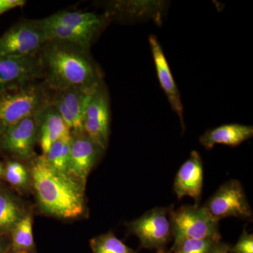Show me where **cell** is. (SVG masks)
<instances>
[{
  "label": "cell",
  "instance_id": "cell-7",
  "mask_svg": "<svg viewBox=\"0 0 253 253\" xmlns=\"http://www.w3.org/2000/svg\"><path fill=\"white\" fill-rule=\"evenodd\" d=\"M46 42L38 20L17 23L0 37V57L36 56Z\"/></svg>",
  "mask_w": 253,
  "mask_h": 253
},
{
  "label": "cell",
  "instance_id": "cell-16",
  "mask_svg": "<svg viewBox=\"0 0 253 253\" xmlns=\"http://www.w3.org/2000/svg\"><path fill=\"white\" fill-rule=\"evenodd\" d=\"M36 117L38 126V141L42 155L46 154L56 141L71 136V129L51 101L36 113Z\"/></svg>",
  "mask_w": 253,
  "mask_h": 253
},
{
  "label": "cell",
  "instance_id": "cell-4",
  "mask_svg": "<svg viewBox=\"0 0 253 253\" xmlns=\"http://www.w3.org/2000/svg\"><path fill=\"white\" fill-rule=\"evenodd\" d=\"M51 91L42 81L0 91V132L35 116L49 102Z\"/></svg>",
  "mask_w": 253,
  "mask_h": 253
},
{
  "label": "cell",
  "instance_id": "cell-21",
  "mask_svg": "<svg viewBox=\"0 0 253 253\" xmlns=\"http://www.w3.org/2000/svg\"><path fill=\"white\" fill-rule=\"evenodd\" d=\"M70 144L71 136L63 138L51 145L47 153L42 155L51 168L62 174H68Z\"/></svg>",
  "mask_w": 253,
  "mask_h": 253
},
{
  "label": "cell",
  "instance_id": "cell-12",
  "mask_svg": "<svg viewBox=\"0 0 253 253\" xmlns=\"http://www.w3.org/2000/svg\"><path fill=\"white\" fill-rule=\"evenodd\" d=\"M96 87L70 88L62 91H51V104L57 110L71 131L83 130L86 106Z\"/></svg>",
  "mask_w": 253,
  "mask_h": 253
},
{
  "label": "cell",
  "instance_id": "cell-15",
  "mask_svg": "<svg viewBox=\"0 0 253 253\" xmlns=\"http://www.w3.org/2000/svg\"><path fill=\"white\" fill-rule=\"evenodd\" d=\"M204 185V166L201 155L191 151L189 158L181 166L174 181V191L179 200L189 196L199 205Z\"/></svg>",
  "mask_w": 253,
  "mask_h": 253
},
{
  "label": "cell",
  "instance_id": "cell-25",
  "mask_svg": "<svg viewBox=\"0 0 253 253\" xmlns=\"http://www.w3.org/2000/svg\"><path fill=\"white\" fill-rule=\"evenodd\" d=\"M232 253H253V235L244 229L239 241L234 246H231Z\"/></svg>",
  "mask_w": 253,
  "mask_h": 253
},
{
  "label": "cell",
  "instance_id": "cell-5",
  "mask_svg": "<svg viewBox=\"0 0 253 253\" xmlns=\"http://www.w3.org/2000/svg\"><path fill=\"white\" fill-rule=\"evenodd\" d=\"M219 220L205 206H183L172 212L174 244L186 239H221Z\"/></svg>",
  "mask_w": 253,
  "mask_h": 253
},
{
  "label": "cell",
  "instance_id": "cell-24",
  "mask_svg": "<svg viewBox=\"0 0 253 253\" xmlns=\"http://www.w3.org/2000/svg\"><path fill=\"white\" fill-rule=\"evenodd\" d=\"M4 176L11 185L18 188H24L29 182L30 174L21 163L17 161H9L5 166Z\"/></svg>",
  "mask_w": 253,
  "mask_h": 253
},
{
  "label": "cell",
  "instance_id": "cell-6",
  "mask_svg": "<svg viewBox=\"0 0 253 253\" xmlns=\"http://www.w3.org/2000/svg\"><path fill=\"white\" fill-rule=\"evenodd\" d=\"M173 206L154 208L127 224L129 232L139 239L142 249L166 250L173 238Z\"/></svg>",
  "mask_w": 253,
  "mask_h": 253
},
{
  "label": "cell",
  "instance_id": "cell-19",
  "mask_svg": "<svg viewBox=\"0 0 253 253\" xmlns=\"http://www.w3.org/2000/svg\"><path fill=\"white\" fill-rule=\"evenodd\" d=\"M163 3L160 1H120L115 3L112 9L107 13L109 16L116 13H124L126 16L130 18H156L159 20L161 18L163 12ZM160 21V20H159Z\"/></svg>",
  "mask_w": 253,
  "mask_h": 253
},
{
  "label": "cell",
  "instance_id": "cell-29",
  "mask_svg": "<svg viewBox=\"0 0 253 253\" xmlns=\"http://www.w3.org/2000/svg\"><path fill=\"white\" fill-rule=\"evenodd\" d=\"M156 253H168V251H166V250H161V251H158Z\"/></svg>",
  "mask_w": 253,
  "mask_h": 253
},
{
  "label": "cell",
  "instance_id": "cell-20",
  "mask_svg": "<svg viewBox=\"0 0 253 253\" xmlns=\"http://www.w3.org/2000/svg\"><path fill=\"white\" fill-rule=\"evenodd\" d=\"M10 234L11 241L9 252H34L36 244L33 238V219L31 214H26L25 217L18 221Z\"/></svg>",
  "mask_w": 253,
  "mask_h": 253
},
{
  "label": "cell",
  "instance_id": "cell-18",
  "mask_svg": "<svg viewBox=\"0 0 253 253\" xmlns=\"http://www.w3.org/2000/svg\"><path fill=\"white\" fill-rule=\"evenodd\" d=\"M26 215L24 208L18 199L9 191L0 189V236L10 234Z\"/></svg>",
  "mask_w": 253,
  "mask_h": 253
},
{
  "label": "cell",
  "instance_id": "cell-17",
  "mask_svg": "<svg viewBox=\"0 0 253 253\" xmlns=\"http://www.w3.org/2000/svg\"><path fill=\"white\" fill-rule=\"evenodd\" d=\"M253 136V126L233 123L208 129L200 136L199 142L208 150L212 149L217 144L235 147Z\"/></svg>",
  "mask_w": 253,
  "mask_h": 253
},
{
  "label": "cell",
  "instance_id": "cell-14",
  "mask_svg": "<svg viewBox=\"0 0 253 253\" xmlns=\"http://www.w3.org/2000/svg\"><path fill=\"white\" fill-rule=\"evenodd\" d=\"M149 45L156 67V73L160 85L167 96L169 105L180 121L181 129L185 131L184 118V106L181 100L180 92L176 84L171 72L169 63L165 56L159 41L156 36L151 35L149 38Z\"/></svg>",
  "mask_w": 253,
  "mask_h": 253
},
{
  "label": "cell",
  "instance_id": "cell-30",
  "mask_svg": "<svg viewBox=\"0 0 253 253\" xmlns=\"http://www.w3.org/2000/svg\"><path fill=\"white\" fill-rule=\"evenodd\" d=\"M36 253L34 252H23V253Z\"/></svg>",
  "mask_w": 253,
  "mask_h": 253
},
{
  "label": "cell",
  "instance_id": "cell-22",
  "mask_svg": "<svg viewBox=\"0 0 253 253\" xmlns=\"http://www.w3.org/2000/svg\"><path fill=\"white\" fill-rule=\"evenodd\" d=\"M89 245L92 253H139L128 247L111 231L93 238Z\"/></svg>",
  "mask_w": 253,
  "mask_h": 253
},
{
  "label": "cell",
  "instance_id": "cell-23",
  "mask_svg": "<svg viewBox=\"0 0 253 253\" xmlns=\"http://www.w3.org/2000/svg\"><path fill=\"white\" fill-rule=\"evenodd\" d=\"M220 241L216 239L181 240L173 244L168 253H212Z\"/></svg>",
  "mask_w": 253,
  "mask_h": 253
},
{
  "label": "cell",
  "instance_id": "cell-3",
  "mask_svg": "<svg viewBox=\"0 0 253 253\" xmlns=\"http://www.w3.org/2000/svg\"><path fill=\"white\" fill-rule=\"evenodd\" d=\"M111 19L108 14L62 11L38 20V22L46 42H68L90 49Z\"/></svg>",
  "mask_w": 253,
  "mask_h": 253
},
{
  "label": "cell",
  "instance_id": "cell-28",
  "mask_svg": "<svg viewBox=\"0 0 253 253\" xmlns=\"http://www.w3.org/2000/svg\"><path fill=\"white\" fill-rule=\"evenodd\" d=\"M4 168L3 167L2 164L0 163V178L3 175H4Z\"/></svg>",
  "mask_w": 253,
  "mask_h": 253
},
{
  "label": "cell",
  "instance_id": "cell-26",
  "mask_svg": "<svg viewBox=\"0 0 253 253\" xmlns=\"http://www.w3.org/2000/svg\"><path fill=\"white\" fill-rule=\"evenodd\" d=\"M26 3L23 0H0V15L15 8L21 7Z\"/></svg>",
  "mask_w": 253,
  "mask_h": 253
},
{
  "label": "cell",
  "instance_id": "cell-2",
  "mask_svg": "<svg viewBox=\"0 0 253 253\" xmlns=\"http://www.w3.org/2000/svg\"><path fill=\"white\" fill-rule=\"evenodd\" d=\"M31 176L38 203L46 214L73 219L84 212L85 186L51 168L42 155L32 163Z\"/></svg>",
  "mask_w": 253,
  "mask_h": 253
},
{
  "label": "cell",
  "instance_id": "cell-13",
  "mask_svg": "<svg viewBox=\"0 0 253 253\" xmlns=\"http://www.w3.org/2000/svg\"><path fill=\"white\" fill-rule=\"evenodd\" d=\"M38 54L23 58L0 57V91L42 81Z\"/></svg>",
  "mask_w": 253,
  "mask_h": 253
},
{
  "label": "cell",
  "instance_id": "cell-11",
  "mask_svg": "<svg viewBox=\"0 0 253 253\" xmlns=\"http://www.w3.org/2000/svg\"><path fill=\"white\" fill-rule=\"evenodd\" d=\"M38 126L36 115L6 128L0 132V148L19 159L27 160L35 155Z\"/></svg>",
  "mask_w": 253,
  "mask_h": 253
},
{
  "label": "cell",
  "instance_id": "cell-27",
  "mask_svg": "<svg viewBox=\"0 0 253 253\" xmlns=\"http://www.w3.org/2000/svg\"><path fill=\"white\" fill-rule=\"evenodd\" d=\"M231 248L230 245L220 241L212 253H231Z\"/></svg>",
  "mask_w": 253,
  "mask_h": 253
},
{
  "label": "cell",
  "instance_id": "cell-1",
  "mask_svg": "<svg viewBox=\"0 0 253 253\" xmlns=\"http://www.w3.org/2000/svg\"><path fill=\"white\" fill-rule=\"evenodd\" d=\"M42 81L51 91L96 87L103 73L90 49L63 41H47L38 53Z\"/></svg>",
  "mask_w": 253,
  "mask_h": 253
},
{
  "label": "cell",
  "instance_id": "cell-9",
  "mask_svg": "<svg viewBox=\"0 0 253 253\" xmlns=\"http://www.w3.org/2000/svg\"><path fill=\"white\" fill-rule=\"evenodd\" d=\"M111 109L109 91L104 81L91 93L83 121V131L100 147L109 146Z\"/></svg>",
  "mask_w": 253,
  "mask_h": 253
},
{
  "label": "cell",
  "instance_id": "cell-8",
  "mask_svg": "<svg viewBox=\"0 0 253 253\" xmlns=\"http://www.w3.org/2000/svg\"><path fill=\"white\" fill-rule=\"evenodd\" d=\"M204 206L219 221L228 217L253 220V211L244 188L236 179L221 184Z\"/></svg>",
  "mask_w": 253,
  "mask_h": 253
},
{
  "label": "cell",
  "instance_id": "cell-10",
  "mask_svg": "<svg viewBox=\"0 0 253 253\" xmlns=\"http://www.w3.org/2000/svg\"><path fill=\"white\" fill-rule=\"evenodd\" d=\"M104 152L84 131H71L68 175L85 186L88 175Z\"/></svg>",
  "mask_w": 253,
  "mask_h": 253
}]
</instances>
